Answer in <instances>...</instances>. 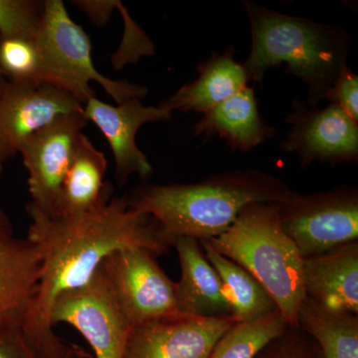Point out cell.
Returning a JSON list of instances; mask_svg holds the SVG:
<instances>
[{
  "label": "cell",
  "mask_w": 358,
  "mask_h": 358,
  "mask_svg": "<svg viewBox=\"0 0 358 358\" xmlns=\"http://www.w3.org/2000/svg\"><path fill=\"white\" fill-rule=\"evenodd\" d=\"M52 327L76 329L91 346L94 358H124L131 324L122 313L103 266L89 282L59 296L51 310Z\"/></svg>",
  "instance_id": "52a82bcc"
},
{
  "label": "cell",
  "mask_w": 358,
  "mask_h": 358,
  "mask_svg": "<svg viewBox=\"0 0 358 358\" xmlns=\"http://www.w3.org/2000/svg\"><path fill=\"white\" fill-rule=\"evenodd\" d=\"M306 296L329 310L358 315V240L303 259Z\"/></svg>",
  "instance_id": "5bb4252c"
},
{
  "label": "cell",
  "mask_w": 358,
  "mask_h": 358,
  "mask_svg": "<svg viewBox=\"0 0 358 358\" xmlns=\"http://www.w3.org/2000/svg\"><path fill=\"white\" fill-rule=\"evenodd\" d=\"M173 246L181 268L180 280L176 282L178 313L197 317H233L223 282L199 240L181 237Z\"/></svg>",
  "instance_id": "9a60e30c"
},
{
  "label": "cell",
  "mask_w": 358,
  "mask_h": 358,
  "mask_svg": "<svg viewBox=\"0 0 358 358\" xmlns=\"http://www.w3.org/2000/svg\"><path fill=\"white\" fill-rule=\"evenodd\" d=\"M242 3L251 28V50L243 63L249 80L261 84L268 70L285 64L284 73L307 86L305 102L319 107L346 63L350 34L338 25L277 13L250 0Z\"/></svg>",
  "instance_id": "3957f363"
},
{
  "label": "cell",
  "mask_w": 358,
  "mask_h": 358,
  "mask_svg": "<svg viewBox=\"0 0 358 358\" xmlns=\"http://www.w3.org/2000/svg\"><path fill=\"white\" fill-rule=\"evenodd\" d=\"M324 100L338 105L353 121L358 122V75L348 63L341 66Z\"/></svg>",
  "instance_id": "484cf974"
},
{
  "label": "cell",
  "mask_w": 358,
  "mask_h": 358,
  "mask_svg": "<svg viewBox=\"0 0 358 358\" xmlns=\"http://www.w3.org/2000/svg\"><path fill=\"white\" fill-rule=\"evenodd\" d=\"M289 327L279 310L256 320L237 322L221 336L208 358H256Z\"/></svg>",
  "instance_id": "7402d4cb"
},
{
  "label": "cell",
  "mask_w": 358,
  "mask_h": 358,
  "mask_svg": "<svg viewBox=\"0 0 358 358\" xmlns=\"http://www.w3.org/2000/svg\"><path fill=\"white\" fill-rule=\"evenodd\" d=\"M103 268L131 327L178 315L176 282L147 249L126 248L103 261Z\"/></svg>",
  "instance_id": "ba28073f"
},
{
  "label": "cell",
  "mask_w": 358,
  "mask_h": 358,
  "mask_svg": "<svg viewBox=\"0 0 358 358\" xmlns=\"http://www.w3.org/2000/svg\"><path fill=\"white\" fill-rule=\"evenodd\" d=\"M256 358H317V355L312 339L299 327H289Z\"/></svg>",
  "instance_id": "d4e9b609"
},
{
  "label": "cell",
  "mask_w": 358,
  "mask_h": 358,
  "mask_svg": "<svg viewBox=\"0 0 358 358\" xmlns=\"http://www.w3.org/2000/svg\"><path fill=\"white\" fill-rule=\"evenodd\" d=\"M13 225L10 218L0 208V246L13 240L14 236Z\"/></svg>",
  "instance_id": "83f0119b"
},
{
  "label": "cell",
  "mask_w": 358,
  "mask_h": 358,
  "mask_svg": "<svg viewBox=\"0 0 358 358\" xmlns=\"http://www.w3.org/2000/svg\"><path fill=\"white\" fill-rule=\"evenodd\" d=\"M69 358H94L93 355L85 352L83 348L78 345H71Z\"/></svg>",
  "instance_id": "f1b7e54d"
},
{
  "label": "cell",
  "mask_w": 358,
  "mask_h": 358,
  "mask_svg": "<svg viewBox=\"0 0 358 358\" xmlns=\"http://www.w3.org/2000/svg\"><path fill=\"white\" fill-rule=\"evenodd\" d=\"M298 327L312 339L317 358H358V315L327 310L306 296Z\"/></svg>",
  "instance_id": "ffe728a7"
},
{
  "label": "cell",
  "mask_w": 358,
  "mask_h": 358,
  "mask_svg": "<svg viewBox=\"0 0 358 358\" xmlns=\"http://www.w3.org/2000/svg\"><path fill=\"white\" fill-rule=\"evenodd\" d=\"M235 54L233 46L228 47L223 53L213 52L210 57L197 65L199 77L160 103V107L171 112L205 114L235 95L250 81L243 63L238 62Z\"/></svg>",
  "instance_id": "2e32d148"
},
{
  "label": "cell",
  "mask_w": 358,
  "mask_h": 358,
  "mask_svg": "<svg viewBox=\"0 0 358 358\" xmlns=\"http://www.w3.org/2000/svg\"><path fill=\"white\" fill-rule=\"evenodd\" d=\"M195 136H217L233 150L249 152L275 134L259 112L253 86L247 85L235 95L218 103L194 126Z\"/></svg>",
  "instance_id": "e0dca14e"
},
{
  "label": "cell",
  "mask_w": 358,
  "mask_h": 358,
  "mask_svg": "<svg viewBox=\"0 0 358 358\" xmlns=\"http://www.w3.org/2000/svg\"><path fill=\"white\" fill-rule=\"evenodd\" d=\"M0 70L10 79L43 83L41 58L34 40L0 38Z\"/></svg>",
  "instance_id": "cb8c5ba5"
},
{
  "label": "cell",
  "mask_w": 358,
  "mask_h": 358,
  "mask_svg": "<svg viewBox=\"0 0 358 358\" xmlns=\"http://www.w3.org/2000/svg\"><path fill=\"white\" fill-rule=\"evenodd\" d=\"M293 192L282 179L257 169L214 174L189 185H143L129 195V207L155 219L169 246L178 238L209 240L235 222L247 205L280 202Z\"/></svg>",
  "instance_id": "7a4b0ae2"
},
{
  "label": "cell",
  "mask_w": 358,
  "mask_h": 358,
  "mask_svg": "<svg viewBox=\"0 0 358 358\" xmlns=\"http://www.w3.org/2000/svg\"><path fill=\"white\" fill-rule=\"evenodd\" d=\"M26 212L30 218L26 239L38 252L40 275L21 327L40 358H69L71 345L56 336L51 324L59 296L84 286L119 250L138 247L157 256L169 245L152 216L129 207L128 196L110 195L77 215L50 216L31 202Z\"/></svg>",
  "instance_id": "6da1fadb"
},
{
  "label": "cell",
  "mask_w": 358,
  "mask_h": 358,
  "mask_svg": "<svg viewBox=\"0 0 358 358\" xmlns=\"http://www.w3.org/2000/svg\"><path fill=\"white\" fill-rule=\"evenodd\" d=\"M206 241L253 275L289 326L298 327L299 310L306 298L303 258L282 229L275 202L247 205L229 229Z\"/></svg>",
  "instance_id": "277c9868"
},
{
  "label": "cell",
  "mask_w": 358,
  "mask_h": 358,
  "mask_svg": "<svg viewBox=\"0 0 358 358\" xmlns=\"http://www.w3.org/2000/svg\"><path fill=\"white\" fill-rule=\"evenodd\" d=\"M108 160L83 133L76 148L59 197L55 216H71L92 210L113 195V187L105 182Z\"/></svg>",
  "instance_id": "ac0fdd59"
},
{
  "label": "cell",
  "mask_w": 358,
  "mask_h": 358,
  "mask_svg": "<svg viewBox=\"0 0 358 358\" xmlns=\"http://www.w3.org/2000/svg\"><path fill=\"white\" fill-rule=\"evenodd\" d=\"M234 317H197L178 315L134 327L124 358H208Z\"/></svg>",
  "instance_id": "7c38bea8"
},
{
  "label": "cell",
  "mask_w": 358,
  "mask_h": 358,
  "mask_svg": "<svg viewBox=\"0 0 358 358\" xmlns=\"http://www.w3.org/2000/svg\"><path fill=\"white\" fill-rule=\"evenodd\" d=\"M34 42L41 58L42 82L67 92L82 106L96 96L91 82L100 85L117 105L148 95L145 87L110 79L96 69L88 34L71 18L61 0H45L43 20Z\"/></svg>",
  "instance_id": "5b68a950"
},
{
  "label": "cell",
  "mask_w": 358,
  "mask_h": 358,
  "mask_svg": "<svg viewBox=\"0 0 358 358\" xmlns=\"http://www.w3.org/2000/svg\"><path fill=\"white\" fill-rule=\"evenodd\" d=\"M40 258L27 239L0 246V322L23 319L38 284Z\"/></svg>",
  "instance_id": "d6986e66"
},
{
  "label": "cell",
  "mask_w": 358,
  "mask_h": 358,
  "mask_svg": "<svg viewBox=\"0 0 358 358\" xmlns=\"http://www.w3.org/2000/svg\"><path fill=\"white\" fill-rule=\"evenodd\" d=\"M44 9L39 0H0V38L34 40Z\"/></svg>",
  "instance_id": "603a6c76"
},
{
  "label": "cell",
  "mask_w": 358,
  "mask_h": 358,
  "mask_svg": "<svg viewBox=\"0 0 358 358\" xmlns=\"http://www.w3.org/2000/svg\"><path fill=\"white\" fill-rule=\"evenodd\" d=\"M277 204L282 229L303 259L358 240L357 186L310 194L292 192Z\"/></svg>",
  "instance_id": "8992f818"
},
{
  "label": "cell",
  "mask_w": 358,
  "mask_h": 358,
  "mask_svg": "<svg viewBox=\"0 0 358 358\" xmlns=\"http://www.w3.org/2000/svg\"><path fill=\"white\" fill-rule=\"evenodd\" d=\"M88 122L83 110L60 115L35 131L20 148L31 203L48 215H56L78 138Z\"/></svg>",
  "instance_id": "8fae6325"
},
{
  "label": "cell",
  "mask_w": 358,
  "mask_h": 358,
  "mask_svg": "<svg viewBox=\"0 0 358 358\" xmlns=\"http://www.w3.org/2000/svg\"><path fill=\"white\" fill-rule=\"evenodd\" d=\"M87 121L93 122L109 143L114 155L115 178L124 185L129 176L138 174L147 178L152 173V164L136 143L138 129L148 122L169 120L173 112L164 108L145 106L140 99H131L120 105L90 98L83 106Z\"/></svg>",
  "instance_id": "4fadbf2b"
},
{
  "label": "cell",
  "mask_w": 358,
  "mask_h": 358,
  "mask_svg": "<svg viewBox=\"0 0 358 358\" xmlns=\"http://www.w3.org/2000/svg\"><path fill=\"white\" fill-rule=\"evenodd\" d=\"M286 122L291 128L281 150L296 155L301 169L315 160L331 166L357 162L358 122L338 105L320 109L294 100Z\"/></svg>",
  "instance_id": "30bf717a"
},
{
  "label": "cell",
  "mask_w": 358,
  "mask_h": 358,
  "mask_svg": "<svg viewBox=\"0 0 358 358\" xmlns=\"http://www.w3.org/2000/svg\"><path fill=\"white\" fill-rule=\"evenodd\" d=\"M199 243L223 282L233 317L238 322L256 320L278 310L267 289L246 268L221 255L206 240Z\"/></svg>",
  "instance_id": "44dd1931"
},
{
  "label": "cell",
  "mask_w": 358,
  "mask_h": 358,
  "mask_svg": "<svg viewBox=\"0 0 358 358\" xmlns=\"http://www.w3.org/2000/svg\"><path fill=\"white\" fill-rule=\"evenodd\" d=\"M0 75H3V73H2L1 70H0Z\"/></svg>",
  "instance_id": "f546056e"
},
{
  "label": "cell",
  "mask_w": 358,
  "mask_h": 358,
  "mask_svg": "<svg viewBox=\"0 0 358 358\" xmlns=\"http://www.w3.org/2000/svg\"><path fill=\"white\" fill-rule=\"evenodd\" d=\"M21 326L22 319L0 322V358H40L28 343Z\"/></svg>",
  "instance_id": "4316f807"
},
{
  "label": "cell",
  "mask_w": 358,
  "mask_h": 358,
  "mask_svg": "<svg viewBox=\"0 0 358 358\" xmlns=\"http://www.w3.org/2000/svg\"><path fill=\"white\" fill-rule=\"evenodd\" d=\"M83 110L67 92L0 75V178L9 159L35 131L60 115Z\"/></svg>",
  "instance_id": "9c48e42d"
}]
</instances>
